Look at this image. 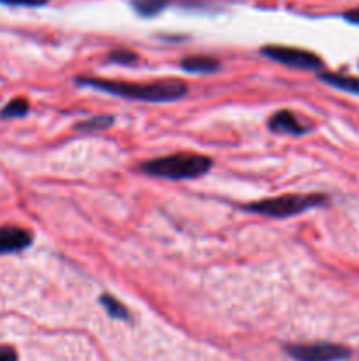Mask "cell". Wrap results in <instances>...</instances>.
I'll use <instances>...</instances> for the list:
<instances>
[{"label": "cell", "mask_w": 359, "mask_h": 361, "mask_svg": "<svg viewBox=\"0 0 359 361\" xmlns=\"http://www.w3.org/2000/svg\"><path fill=\"white\" fill-rule=\"evenodd\" d=\"M319 80L329 87L338 88V90L348 92V94L359 95V78L345 76V74L336 73H320Z\"/></svg>", "instance_id": "cell-9"}, {"label": "cell", "mask_w": 359, "mask_h": 361, "mask_svg": "<svg viewBox=\"0 0 359 361\" xmlns=\"http://www.w3.org/2000/svg\"><path fill=\"white\" fill-rule=\"evenodd\" d=\"M34 242V236L28 229L18 226H4L0 228V256L2 254H16L28 249Z\"/></svg>", "instance_id": "cell-6"}, {"label": "cell", "mask_w": 359, "mask_h": 361, "mask_svg": "<svg viewBox=\"0 0 359 361\" xmlns=\"http://www.w3.org/2000/svg\"><path fill=\"white\" fill-rule=\"evenodd\" d=\"M211 161L208 155L196 152H178L165 157L144 161L139 169L146 175L165 180H194L206 175L211 169Z\"/></svg>", "instance_id": "cell-2"}, {"label": "cell", "mask_w": 359, "mask_h": 361, "mask_svg": "<svg viewBox=\"0 0 359 361\" xmlns=\"http://www.w3.org/2000/svg\"><path fill=\"white\" fill-rule=\"evenodd\" d=\"M48 0H0V4H7V6H25V7H39L44 6Z\"/></svg>", "instance_id": "cell-15"}, {"label": "cell", "mask_w": 359, "mask_h": 361, "mask_svg": "<svg viewBox=\"0 0 359 361\" xmlns=\"http://www.w3.org/2000/svg\"><path fill=\"white\" fill-rule=\"evenodd\" d=\"M115 122V116L111 115H99V116H92V118L83 120V122H77L74 126L76 130H83V133H95V130H104L108 127L113 126Z\"/></svg>", "instance_id": "cell-12"}, {"label": "cell", "mask_w": 359, "mask_h": 361, "mask_svg": "<svg viewBox=\"0 0 359 361\" xmlns=\"http://www.w3.org/2000/svg\"><path fill=\"white\" fill-rule=\"evenodd\" d=\"M109 60L120 66H130V63L137 62V55L130 49H115V51L109 53Z\"/></svg>", "instance_id": "cell-14"}, {"label": "cell", "mask_w": 359, "mask_h": 361, "mask_svg": "<svg viewBox=\"0 0 359 361\" xmlns=\"http://www.w3.org/2000/svg\"><path fill=\"white\" fill-rule=\"evenodd\" d=\"M30 109V104H28L27 99L16 97L9 102V104L4 106V109L0 111V116L2 118H20V116H25Z\"/></svg>", "instance_id": "cell-13"}, {"label": "cell", "mask_w": 359, "mask_h": 361, "mask_svg": "<svg viewBox=\"0 0 359 361\" xmlns=\"http://www.w3.org/2000/svg\"><path fill=\"white\" fill-rule=\"evenodd\" d=\"M0 361H18V355L11 345H2L0 348Z\"/></svg>", "instance_id": "cell-16"}, {"label": "cell", "mask_w": 359, "mask_h": 361, "mask_svg": "<svg viewBox=\"0 0 359 361\" xmlns=\"http://www.w3.org/2000/svg\"><path fill=\"white\" fill-rule=\"evenodd\" d=\"M344 18L348 21V23L359 25V7L358 9H351L348 13H345Z\"/></svg>", "instance_id": "cell-17"}, {"label": "cell", "mask_w": 359, "mask_h": 361, "mask_svg": "<svg viewBox=\"0 0 359 361\" xmlns=\"http://www.w3.org/2000/svg\"><path fill=\"white\" fill-rule=\"evenodd\" d=\"M182 69L187 73H196V74H208V73H217L220 69V62L213 56L206 55H192L187 56L182 60Z\"/></svg>", "instance_id": "cell-8"}, {"label": "cell", "mask_w": 359, "mask_h": 361, "mask_svg": "<svg viewBox=\"0 0 359 361\" xmlns=\"http://www.w3.org/2000/svg\"><path fill=\"white\" fill-rule=\"evenodd\" d=\"M76 83L83 85V87L95 88V90L108 92V94L118 95V97L143 102H175L178 99L185 97L187 90H189V87L180 80H158L150 81V83H132V81L77 76Z\"/></svg>", "instance_id": "cell-1"}, {"label": "cell", "mask_w": 359, "mask_h": 361, "mask_svg": "<svg viewBox=\"0 0 359 361\" xmlns=\"http://www.w3.org/2000/svg\"><path fill=\"white\" fill-rule=\"evenodd\" d=\"M267 127L273 133L280 134H291V136H299V134L306 133V127L298 120V116L289 109H280V111L273 113L267 120Z\"/></svg>", "instance_id": "cell-7"}, {"label": "cell", "mask_w": 359, "mask_h": 361, "mask_svg": "<svg viewBox=\"0 0 359 361\" xmlns=\"http://www.w3.org/2000/svg\"><path fill=\"white\" fill-rule=\"evenodd\" d=\"M169 0H132V9L136 11L139 16L151 18L157 16L158 13L168 7Z\"/></svg>", "instance_id": "cell-11"}, {"label": "cell", "mask_w": 359, "mask_h": 361, "mask_svg": "<svg viewBox=\"0 0 359 361\" xmlns=\"http://www.w3.org/2000/svg\"><path fill=\"white\" fill-rule=\"evenodd\" d=\"M260 53L267 59L275 60L278 63L292 67V69L303 71H319L322 69V60L313 51L301 48H292V46H264L260 48Z\"/></svg>", "instance_id": "cell-4"}, {"label": "cell", "mask_w": 359, "mask_h": 361, "mask_svg": "<svg viewBox=\"0 0 359 361\" xmlns=\"http://www.w3.org/2000/svg\"><path fill=\"white\" fill-rule=\"evenodd\" d=\"M327 197L322 194H284V196L267 197V200L253 201L245 207L246 212L266 215L273 219H285L292 215H299L312 208L326 204Z\"/></svg>", "instance_id": "cell-3"}, {"label": "cell", "mask_w": 359, "mask_h": 361, "mask_svg": "<svg viewBox=\"0 0 359 361\" xmlns=\"http://www.w3.org/2000/svg\"><path fill=\"white\" fill-rule=\"evenodd\" d=\"M101 305L104 307L106 314L113 319H118V321H129L130 319V314L127 310V307L123 303H120L115 296H111L109 293H104L101 296Z\"/></svg>", "instance_id": "cell-10"}, {"label": "cell", "mask_w": 359, "mask_h": 361, "mask_svg": "<svg viewBox=\"0 0 359 361\" xmlns=\"http://www.w3.org/2000/svg\"><path fill=\"white\" fill-rule=\"evenodd\" d=\"M285 351L296 361H341L351 358V349L327 342L287 345Z\"/></svg>", "instance_id": "cell-5"}]
</instances>
